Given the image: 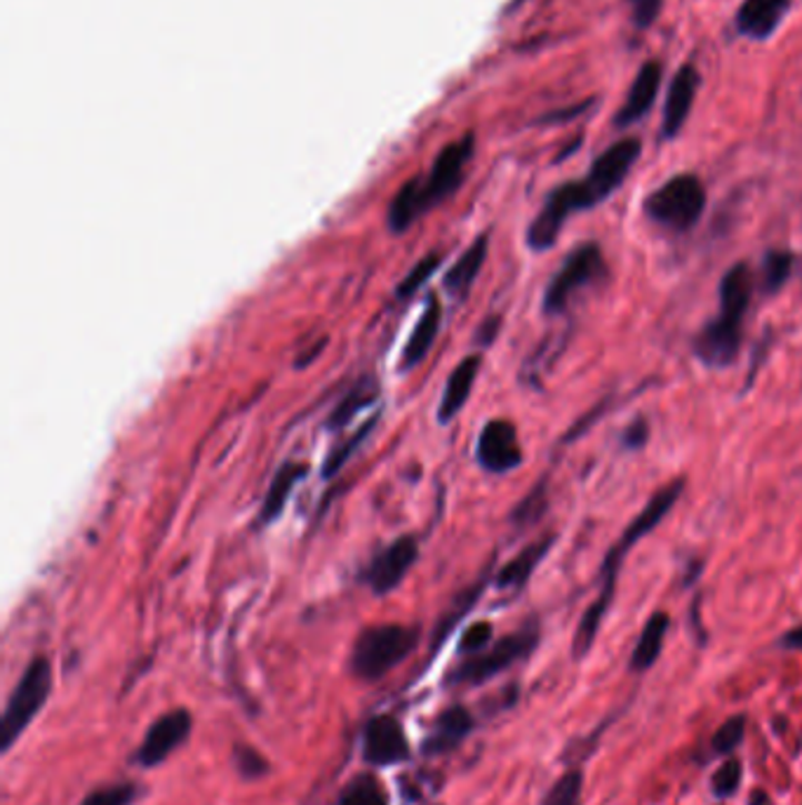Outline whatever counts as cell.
Wrapping results in <instances>:
<instances>
[{
  "mask_svg": "<svg viewBox=\"0 0 802 805\" xmlns=\"http://www.w3.org/2000/svg\"><path fill=\"white\" fill-rule=\"evenodd\" d=\"M643 153V142L638 137H624L598 155L589 172L577 182L555 187L544 205L530 222L525 243L532 252L551 250L563 231L565 222L577 212H587L605 203L610 195L626 182L633 165Z\"/></svg>",
  "mask_w": 802,
  "mask_h": 805,
  "instance_id": "cell-1",
  "label": "cell"
},
{
  "mask_svg": "<svg viewBox=\"0 0 802 805\" xmlns=\"http://www.w3.org/2000/svg\"><path fill=\"white\" fill-rule=\"evenodd\" d=\"M685 487H688L685 479H675V481L666 483L664 487H659L656 493L650 497V502L640 509V514L631 521V525L624 530V533H621V537L610 546L603 565H600L598 596L593 598V603L587 607V613L581 615V620L577 624V632L572 638V657L574 660H584L591 653L600 626H603L610 607H612L616 580H619L621 565H624V559L631 554V549L640 540H645L652 530H656L661 525V521L673 512V506L678 504L680 497H683Z\"/></svg>",
  "mask_w": 802,
  "mask_h": 805,
  "instance_id": "cell-2",
  "label": "cell"
},
{
  "mask_svg": "<svg viewBox=\"0 0 802 805\" xmlns=\"http://www.w3.org/2000/svg\"><path fill=\"white\" fill-rule=\"evenodd\" d=\"M753 290L755 279L746 262H736L723 273L718 285V316L704 323L692 340L694 359L704 368L725 370L739 359Z\"/></svg>",
  "mask_w": 802,
  "mask_h": 805,
  "instance_id": "cell-3",
  "label": "cell"
},
{
  "mask_svg": "<svg viewBox=\"0 0 802 805\" xmlns=\"http://www.w3.org/2000/svg\"><path fill=\"white\" fill-rule=\"evenodd\" d=\"M473 149L475 137L469 132L435 155L427 177H412L410 182L400 187L389 205V229L393 233H403L421 214L450 199L464 182L467 165L473 159Z\"/></svg>",
  "mask_w": 802,
  "mask_h": 805,
  "instance_id": "cell-4",
  "label": "cell"
},
{
  "mask_svg": "<svg viewBox=\"0 0 802 805\" xmlns=\"http://www.w3.org/2000/svg\"><path fill=\"white\" fill-rule=\"evenodd\" d=\"M608 281L610 266L603 248L595 241L579 243L570 250L563 264L558 266V271L547 283L544 298H541V311H544V316H563L572 300L579 298L581 292L605 285Z\"/></svg>",
  "mask_w": 802,
  "mask_h": 805,
  "instance_id": "cell-5",
  "label": "cell"
},
{
  "mask_svg": "<svg viewBox=\"0 0 802 805\" xmlns=\"http://www.w3.org/2000/svg\"><path fill=\"white\" fill-rule=\"evenodd\" d=\"M419 643V626L408 624H377L368 626L353 643L351 674L358 681L384 678L398 664H403Z\"/></svg>",
  "mask_w": 802,
  "mask_h": 805,
  "instance_id": "cell-6",
  "label": "cell"
},
{
  "mask_svg": "<svg viewBox=\"0 0 802 805\" xmlns=\"http://www.w3.org/2000/svg\"><path fill=\"white\" fill-rule=\"evenodd\" d=\"M706 210V189L692 172H680L643 201L645 218L673 233L692 231Z\"/></svg>",
  "mask_w": 802,
  "mask_h": 805,
  "instance_id": "cell-7",
  "label": "cell"
},
{
  "mask_svg": "<svg viewBox=\"0 0 802 805\" xmlns=\"http://www.w3.org/2000/svg\"><path fill=\"white\" fill-rule=\"evenodd\" d=\"M52 693V664L48 657H33L24 670L22 678L14 685V691L0 718V752L8 754L12 744L24 735V731L43 712Z\"/></svg>",
  "mask_w": 802,
  "mask_h": 805,
  "instance_id": "cell-8",
  "label": "cell"
},
{
  "mask_svg": "<svg viewBox=\"0 0 802 805\" xmlns=\"http://www.w3.org/2000/svg\"><path fill=\"white\" fill-rule=\"evenodd\" d=\"M539 638H541V632H539L537 622L520 626L518 632L488 645L483 653L471 655L461 664H457L454 670L448 674L445 683L448 685H471V688H475V685H483L490 678L499 676L501 672L511 670L513 664L528 660L537 651Z\"/></svg>",
  "mask_w": 802,
  "mask_h": 805,
  "instance_id": "cell-9",
  "label": "cell"
},
{
  "mask_svg": "<svg viewBox=\"0 0 802 805\" xmlns=\"http://www.w3.org/2000/svg\"><path fill=\"white\" fill-rule=\"evenodd\" d=\"M523 445L511 420H490L475 441V460L488 474L504 476L523 464Z\"/></svg>",
  "mask_w": 802,
  "mask_h": 805,
  "instance_id": "cell-10",
  "label": "cell"
},
{
  "mask_svg": "<svg viewBox=\"0 0 802 805\" xmlns=\"http://www.w3.org/2000/svg\"><path fill=\"white\" fill-rule=\"evenodd\" d=\"M191 731L193 716L189 710L166 712L149 725L134 754V763L142 765V768H156V765L166 763L191 737Z\"/></svg>",
  "mask_w": 802,
  "mask_h": 805,
  "instance_id": "cell-11",
  "label": "cell"
},
{
  "mask_svg": "<svg viewBox=\"0 0 802 805\" xmlns=\"http://www.w3.org/2000/svg\"><path fill=\"white\" fill-rule=\"evenodd\" d=\"M412 749L403 723L391 714L374 716L363 731V758L374 768H391V765L410 761Z\"/></svg>",
  "mask_w": 802,
  "mask_h": 805,
  "instance_id": "cell-12",
  "label": "cell"
},
{
  "mask_svg": "<svg viewBox=\"0 0 802 805\" xmlns=\"http://www.w3.org/2000/svg\"><path fill=\"white\" fill-rule=\"evenodd\" d=\"M417 559H419L417 537L412 535L398 537L368 563V567L363 571V582L377 596H387L405 580Z\"/></svg>",
  "mask_w": 802,
  "mask_h": 805,
  "instance_id": "cell-13",
  "label": "cell"
},
{
  "mask_svg": "<svg viewBox=\"0 0 802 805\" xmlns=\"http://www.w3.org/2000/svg\"><path fill=\"white\" fill-rule=\"evenodd\" d=\"M699 85H701V76L694 64H683L673 73L664 104V118H661V134H664L666 140L678 137V132L688 123Z\"/></svg>",
  "mask_w": 802,
  "mask_h": 805,
  "instance_id": "cell-14",
  "label": "cell"
},
{
  "mask_svg": "<svg viewBox=\"0 0 802 805\" xmlns=\"http://www.w3.org/2000/svg\"><path fill=\"white\" fill-rule=\"evenodd\" d=\"M793 0H744L734 14L736 33L751 41H768V38L784 22Z\"/></svg>",
  "mask_w": 802,
  "mask_h": 805,
  "instance_id": "cell-15",
  "label": "cell"
},
{
  "mask_svg": "<svg viewBox=\"0 0 802 805\" xmlns=\"http://www.w3.org/2000/svg\"><path fill=\"white\" fill-rule=\"evenodd\" d=\"M661 73H664V69H661L659 62H654V59H650V62H645L643 67L638 69L633 83L629 88V94L624 104L619 107L616 115H614V128H631L633 123H638L640 118H645L648 111L652 109L656 94H659V88H661Z\"/></svg>",
  "mask_w": 802,
  "mask_h": 805,
  "instance_id": "cell-16",
  "label": "cell"
},
{
  "mask_svg": "<svg viewBox=\"0 0 802 805\" xmlns=\"http://www.w3.org/2000/svg\"><path fill=\"white\" fill-rule=\"evenodd\" d=\"M473 728H475V718L467 706L461 704L448 706V710L440 712L438 718L433 721V728L424 739V744H421V752L427 756L450 754L473 733Z\"/></svg>",
  "mask_w": 802,
  "mask_h": 805,
  "instance_id": "cell-17",
  "label": "cell"
},
{
  "mask_svg": "<svg viewBox=\"0 0 802 805\" xmlns=\"http://www.w3.org/2000/svg\"><path fill=\"white\" fill-rule=\"evenodd\" d=\"M480 363H483V359H480L478 353H471V356L461 359L459 365L450 372V378L443 389V396H440V403H438V422L440 424H450L459 412L464 410L471 391H473V384L478 380Z\"/></svg>",
  "mask_w": 802,
  "mask_h": 805,
  "instance_id": "cell-18",
  "label": "cell"
},
{
  "mask_svg": "<svg viewBox=\"0 0 802 805\" xmlns=\"http://www.w3.org/2000/svg\"><path fill=\"white\" fill-rule=\"evenodd\" d=\"M490 252V235L480 233L478 239L459 254L454 260V264L445 271L443 276V288L452 294L457 302L467 300V294L471 292L475 279L480 276V269H483L485 260Z\"/></svg>",
  "mask_w": 802,
  "mask_h": 805,
  "instance_id": "cell-19",
  "label": "cell"
},
{
  "mask_svg": "<svg viewBox=\"0 0 802 805\" xmlns=\"http://www.w3.org/2000/svg\"><path fill=\"white\" fill-rule=\"evenodd\" d=\"M440 325H443V304H440L438 294H431L419 321L414 323V330L408 338L403 353H400V370H412L429 356V351L440 332Z\"/></svg>",
  "mask_w": 802,
  "mask_h": 805,
  "instance_id": "cell-20",
  "label": "cell"
},
{
  "mask_svg": "<svg viewBox=\"0 0 802 805\" xmlns=\"http://www.w3.org/2000/svg\"><path fill=\"white\" fill-rule=\"evenodd\" d=\"M555 540L558 537L553 533L541 537V540L528 544L523 552L513 556L507 565H501L494 577V586L499 588V592H520V588L530 582L532 573L537 571V565L549 556Z\"/></svg>",
  "mask_w": 802,
  "mask_h": 805,
  "instance_id": "cell-21",
  "label": "cell"
},
{
  "mask_svg": "<svg viewBox=\"0 0 802 805\" xmlns=\"http://www.w3.org/2000/svg\"><path fill=\"white\" fill-rule=\"evenodd\" d=\"M669 626H671L669 613L656 611L650 615V620L643 626V632H640V636L635 641V647L629 660V670L633 674H645L656 664L661 651H664V638L669 634Z\"/></svg>",
  "mask_w": 802,
  "mask_h": 805,
  "instance_id": "cell-22",
  "label": "cell"
},
{
  "mask_svg": "<svg viewBox=\"0 0 802 805\" xmlns=\"http://www.w3.org/2000/svg\"><path fill=\"white\" fill-rule=\"evenodd\" d=\"M307 474H309V466L302 462H285L283 466H280L269 483L262 512H259V521H262L264 525L278 521V516L283 514L290 495L294 493V487L304 481Z\"/></svg>",
  "mask_w": 802,
  "mask_h": 805,
  "instance_id": "cell-23",
  "label": "cell"
},
{
  "mask_svg": "<svg viewBox=\"0 0 802 805\" xmlns=\"http://www.w3.org/2000/svg\"><path fill=\"white\" fill-rule=\"evenodd\" d=\"M379 399V382L372 375L360 378L347 394L339 399V403L332 407V412L325 420V429L337 431L344 429L349 422H353V417L358 415L360 410H365L368 405H372Z\"/></svg>",
  "mask_w": 802,
  "mask_h": 805,
  "instance_id": "cell-24",
  "label": "cell"
},
{
  "mask_svg": "<svg viewBox=\"0 0 802 805\" xmlns=\"http://www.w3.org/2000/svg\"><path fill=\"white\" fill-rule=\"evenodd\" d=\"M795 269V254L789 250H768L763 262H760V292L772 298L784 288Z\"/></svg>",
  "mask_w": 802,
  "mask_h": 805,
  "instance_id": "cell-25",
  "label": "cell"
},
{
  "mask_svg": "<svg viewBox=\"0 0 802 805\" xmlns=\"http://www.w3.org/2000/svg\"><path fill=\"white\" fill-rule=\"evenodd\" d=\"M337 805H391L387 787L372 773L353 777L339 794Z\"/></svg>",
  "mask_w": 802,
  "mask_h": 805,
  "instance_id": "cell-26",
  "label": "cell"
},
{
  "mask_svg": "<svg viewBox=\"0 0 802 805\" xmlns=\"http://www.w3.org/2000/svg\"><path fill=\"white\" fill-rule=\"evenodd\" d=\"M539 805H584V773L570 768L560 775Z\"/></svg>",
  "mask_w": 802,
  "mask_h": 805,
  "instance_id": "cell-27",
  "label": "cell"
},
{
  "mask_svg": "<svg viewBox=\"0 0 802 805\" xmlns=\"http://www.w3.org/2000/svg\"><path fill=\"white\" fill-rule=\"evenodd\" d=\"M547 509H549V483L539 481L511 512V523L518 527H530L544 516Z\"/></svg>",
  "mask_w": 802,
  "mask_h": 805,
  "instance_id": "cell-28",
  "label": "cell"
},
{
  "mask_svg": "<svg viewBox=\"0 0 802 805\" xmlns=\"http://www.w3.org/2000/svg\"><path fill=\"white\" fill-rule=\"evenodd\" d=\"M746 737V714L730 716L711 737V752L715 756L734 754Z\"/></svg>",
  "mask_w": 802,
  "mask_h": 805,
  "instance_id": "cell-29",
  "label": "cell"
},
{
  "mask_svg": "<svg viewBox=\"0 0 802 805\" xmlns=\"http://www.w3.org/2000/svg\"><path fill=\"white\" fill-rule=\"evenodd\" d=\"M440 264H443V254H440V252H429L427 258H421V260H419V262L410 269L408 276L398 283V288H395V294H398V298H400V300L412 298V294H414L417 290H421V288H424V285L431 281V276H433V273L440 269Z\"/></svg>",
  "mask_w": 802,
  "mask_h": 805,
  "instance_id": "cell-30",
  "label": "cell"
},
{
  "mask_svg": "<svg viewBox=\"0 0 802 805\" xmlns=\"http://www.w3.org/2000/svg\"><path fill=\"white\" fill-rule=\"evenodd\" d=\"M374 424H377V420L372 417L370 422H365L363 426H360L349 441L339 443V445L332 450V453H330V455H328V460H325V464H323V479H332L334 474H339V471H342V469L347 466V462L353 457L355 450H358L360 445H363V441L370 436V431L374 429Z\"/></svg>",
  "mask_w": 802,
  "mask_h": 805,
  "instance_id": "cell-31",
  "label": "cell"
},
{
  "mask_svg": "<svg viewBox=\"0 0 802 805\" xmlns=\"http://www.w3.org/2000/svg\"><path fill=\"white\" fill-rule=\"evenodd\" d=\"M139 798V787L134 782L109 784V787L92 789L80 805H132Z\"/></svg>",
  "mask_w": 802,
  "mask_h": 805,
  "instance_id": "cell-32",
  "label": "cell"
},
{
  "mask_svg": "<svg viewBox=\"0 0 802 805\" xmlns=\"http://www.w3.org/2000/svg\"><path fill=\"white\" fill-rule=\"evenodd\" d=\"M483 588H485V582H480V584H475L473 588H467V594L454 601V607H452V611L443 617V622H440V626H438V634H435V651H438L440 645L445 643L448 634H450V632L454 630V626L459 624V620L464 617V615L471 611V607L475 605V601L480 598V594H483Z\"/></svg>",
  "mask_w": 802,
  "mask_h": 805,
  "instance_id": "cell-33",
  "label": "cell"
},
{
  "mask_svg": "<svg viewBox=\"0 0 802 805\" xmlns=\"http://www.w3.org/2000/svg\"><path fill=\"white\" fill-rule=\"evenodd\" d=\"M233 765L238 775L252 782V779H262L269 773V761L267 756L259 754L250 744H235L233 747Z\"/></svg>",
  "mask_w": 802,
  "mask_h": 805,
  "instance_id": "cell-34",
  "label": "cell"
},
{
  "mask_svg": "<svg viewBox=\"0 0 802 805\" xmlns=\"http://www.w3.org/2000/svg\"><path fill=\"white\" fill-rule=\"evenodd\" d=\"M741 777H744V771H741V763L736 758H728L720 768L711 775V794L715 798H730L739 792L741 787Z\"/></svg>",
  "mask_w": 802,
  "mask_h": 805,
  "instance_id": "cell-35",
  "label": "cell"
},
{
  "mask_svg": "<svg viewBox=\"0 0 802 805\" xmlns=\"http://www.w3.org/2000/svg\"><path fill=\"white\" fill-rule=\"evenodd\" d=\"M492 634H494L492 622H475V624H471L469 630L464 634H461L457 653L459 655H478V653H483L485 647L492 643Z\"/></svg>",
  "mask_w": 802,
  "mask_h": 805,
  "instance_id": "cell-36",
  "label": "cell"
},
{
  "mask_svg": "<svg viewBox=\"0 0 802 805\" xmlns=\"http://www.w3.org/2000/svg\"><path fill=\"white\" fill-rule=\"evenodd\" d=\"M650 434H652L650 422L645 417H638L621 431L619 445L621 450H626V453H638V450H643L650 443Z\"/></svg>",
  "mask_w": 802,
  "mask_h": 805,
  "instance_id": "cell-37",
  "label": "cell"
},
{
  "mask_svg": "<svg viewBox=\"0 0 802 805\" xmlns=\"http://www.w3.org/2000/svg\"><path fill=\"white\" fill-rule=\"evenodd\" d=\"M631 6V22L638 29H648L656 22V17L664 8V0H629Z\"/></svg>",
  "mask_w": 802,
  "mask_h": 805,
  "instance_id": "cell-38",
  "label": "cell"
},
{
  "mask_svg": "<svg viewBox=\"0 0 802 805\" xmlns=\"http://www.w3.org/2000/svg\"><path fill=\"white\" fill-rule=\"evenodd\" d=\"M589 107H591V100L581 102V104H577V107H570V109H563V111H553V113H549V115L541 118V123H563V121H572V118L581 115V113H584Z\"/></svg>",
  "mask_w": 802,
  "mask_h": 805,
  "instance_id": "cell-39",
  "label": "cell"
},
{
  "mask_svg": "<svg viewBox=\"0 0 802 805\" xmlns=\"http://www.w3.org/2000/svg\"><path fill=\"white\" fill-rule=\"evenodd\" d=\"M779 647L781 651L802 653V626H793V630H789L784 636H781Z\"/></svg>",
  "mask_w": 802,
  "mask_h": 805,
  "instance_id": "cell-40",
  "label": "cell"
},
{
  "mask_svg": "<svg viewBox=\"0 0 802 805\" xmlns=\"http://www.w3.org/2000/svg\"><path fill=\"white\" fill-rule=\"evenodd\" d=\"M497 332H499V319H497V316H492V319H488L483 325H480V330H478V340L488 346V344H492V340L497 338Z\"/></svg>",
  "mask_w": 802,
  "mask_h": 805,
  "instance_id": "cell-41",
  "label": "cell"
},
{
  "mask_svg": "<svg viewBox=\"0 0 802 805\" xmlns=\"http://www.w3.org/2000/svg\"><path fill=\"white\" fill-rule=\"evenodd\" d=\"M749 805H774V801L765 789H753L749 794Z\"/></svg>",
  "mask_w": 802,
  "mask_h": 805,
  "instance_id": "cell-42",
  "label": "cell"
}]
</instances>
